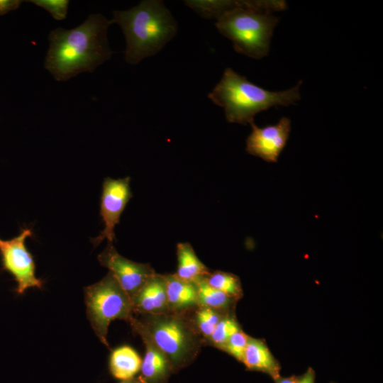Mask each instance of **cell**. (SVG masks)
<instances>
[{
	"instance_id": "1",
	"label": "cell",
	"mask_w": 383,
	"mask_h": 383,
	"mask_svg": "<svg viewBox=\"0 0 383 383\" xmlns=\"http://www.w3.org/2000/svg\"><path fill=\"white\" fill-rule=\"evenodd\" d=\"M111 23L101 14H91L74 28L52 30L48 35L45 69L60 82L82 72H94L113 53L106 35Z\"/></svg>"
},
{
	"instance_id": "2",
	"label": "cell",
	"mask_w": 383,
	"mask_h": 383,
	"mask_svg": "<svg viewBox=\"0 0 383 383\" xmlns=\"http://www.w3.org/2000/svg\"><path fill=\"white\" fill-rule=\"evenodd\" d=\"M283 0L228 1L216 17L218 31L233 42L234 50L253 59L268 55L279 18L272 12L287 9Z\"/></svg>"
},
{
	"instance_id": "3",
	"label": "cell",
	"mask_w": 383,
	"mask_h": 383,
	"mask_svg": "<svg viewBox=\"0 0 383 383\" xmlns=\"http://www.w3.org/2000/svg\"><path fill=\"white\" fill-rule=\"evenodd\" d=\"M113 15L111 23L119 25L125 35V60L131 65L157 54L177 31L176 21L160 0H143Z\"/></svg>"
},
{
	"instance_id": "4",
	"label": "cell",
	"mask_w": 383,
	"mask_h": 383,
	"mask_svg": "<svg viewBox=\"0 0 383 383\" xmlns=\"http://www.w3.org/2000/svg\"><path fill=\"white\" fill-rule=\"evenodd\" d=\"M192 311L134 314L129 322L135 333L148 337L165 354L173 373L192 363L205 343Z\"/></svg>"
},
{
	"instance_id": "5",
	"label": "cell",
	"mask_w": 383,
	"mask_h": 383,
	"mask_svg": "<svg viewBox=\"0 0 383 383\" xmlns=\"http://www.w3.org/2000/svg\"><path fill=\"white\" fill-rule=\"evenodd\" d=\"M301 84L299 81L291 89L271 91L227 67L208 97L224 109L228 122L247 125L254 122L256 114L271 107L295 104L301 99Z\"/></svg>"
},
{
	"instance_id": "6",
	"label": "cell",
	"mask_w": 383,
	"mask_h": 383,
	"mask_svg": "<svg viewBox=\"0 0 383 383\" xmlns=\"http://www.w3.org/2000/svg\"><path fill=\"white\" fill-rule=\"evenodd\" d=\"M87 318L99 340L107 348L108 328L116 319L129 323L134 316L131 298L109 272L99 282L84 289Z\"/></svg>"
},
{
	"instance_id": "7",
	"label": "cell",
	"mask_w": 383,
	"mask_h": 383,
	"mask_svg": "<svg viewBox=\"0 0 383 383\" xmlns=\"http://www.w3.org/2000/svg\"><path fill=\"white\" fill-rule=\"evenodd\" d=\"M33 235L28 228L10 240L0 238V255L4 270L9 272L17 283L16 292L21 294L29 288L41 289L43 281L35 276V264L26 245L27 238Z\"/></svg>"
},
{
	"instance_id": "8",
	"label": "cell",
	"mask_w": 383,
	"mask_h": 383,
	"mask_svg": "<svg viewBox=\"0 0 383 383\" xmlns=\"http://www.w3.org/2000/svg\"><path fill=\"white\" fill-rule=\"evenodd\" d=\"M130 182L129 177L104 179L100 204V216L104 228L97 237L91 240L94 246L104 240L111 243L115 240V226L119 223L121 216L132 197Z\"/></svg>"
},
{
	"instance_id": "9",
	"label": "cell",
	"mask_w": 383,
	"mask_h": 383,
	"mask_svg": "<svg viewBox=\"0 0 383 383\" xmlns=\"http://www.w3.org/2000/svg\"><path fill=\"white\" fill-rule=\"evenodd\" d=\"M98 260L114 276L131 298L155 273L150 264L135 262L121 255L111 243L98 255Z\"/></svg>"
},
{
	"instance_id": "10",
	"label": "cell",
	"mask_w": 383,
	"mask_h": 383,
	"mask_svg": "<svg viewBox=\"0 0 383 383\" xmlns=\"http://www.w3.org/2000/svg\"><path fill=\"white\" fill-rule=\"evenodd\" d=\"M252 131L246 140V152L267 162H277L285 148L291 131V120L282 117L274 125L258 127L252 123Z\"/></svg>"
},
{
	"instance_id": "11",
	"label": "cell",
	"mask_w": 383,
	"mask_h": 383,
	"mask_svg": "<svg viewBox=\"0 0 383 383\" xmlns=\"http://www.w3.org/2000/svg\"><path fill=\"white\" fill-rule=\"evenodd\" d=\"M134 314L169 311L164 274L155 273L131 298Z\"/></svg>"
},
{
	"instance_id": "12",
	"label": "cell",
	"mask_w": 383,
	"mask_h": 383,
	"mask_svg": "<svg viewBox=\"0 0 383 383\" xmlns=\"http://www.w3.org/2000/svg\"><path fill=\"white\" fill-rule=\"evenodd\" d=\"M140 336L145 347L138 375L142 383H167L173 373L169 360L148 337Z\"/></svg>"
},
{
	"instance_id": "13",
	"label": "cell",
	"mask_w": 383,
	"mask_h": 383,
	"mask_svg": "<svg viewBox=\"0 0 383 383\" xmlns=\"http://www.w3.org/2000/svg\"><path fill=\"white\" fill-rule=\"evenodd\" d=\"M170 311L187 313L199 306L197 289L194 282H187L175 274H164Z\"/></svg>"
},
{
	"instance_id": "14",
	"label": "cell",
	"mask_w": 383,
	"mask_h": 383,
	"mask_svg": "<svg viewBox=\"0 0 383 383\" xmlns=\"http://www.w3.org/2000/svg\"><path fill=\"white\" fill-rule=\"evenodd\" d=\"M242 362L248 370L264 372L273 379L280 376V364L262 339L250 336Z\"/></svg>"
},
{
	"instance_id": "15",
	"label": "cell",
	"mask_w": 383,
	"mask_h": 383,
	"mask_svg": "<svg viewBox=\"0 0 383 383\" xmlns=\"http://www.w3.org/2000/svg\"><path fill=\"white\" fill-rule=\"evenodd\" d=\"M141 364L142 359L138 353L128 345H123L112 350L109 367L114 378L124 381L135 377Z\"/></svg>"
},
{
	"instance_id": "16",
	"label": "cell",
	"mask_w": 383,
	"mask_h": 383,
	"mask_svg": "<svg viewBox=\"0 0 383 383\" xmlns=\"http://www.w3.org/2000/svg\"><path fill=\"white\" fill-rule=\"evenodd\" d=\"M177 255L178 265L175 274L183 280L194 282L211 272L199 259L189 243L177 244Z\"/></svg>"
},
{
	"instance_id": "17",
	"label": "cell",
	"mask_w": 383,
	"mask_h": 383,
	"mask_svg": "<svg viewBox=\"0 0 383 383\" xmlns=\"http://www.w3.org/2000/svg\"><path fill=\"white\" fill-rule=\"evenodd\" d=\"M197 289L198 304L226 313L231 312L236 300L211 287L204 277L194 282Z\"/></svg>"
},
{
	"instance_id": "18",
	"label": "cell",
	"mask_w": 383,
	"mask_h": 383,
	"mask_svg": "<svg viewBox=\"0 0 383 383\" xmlns=\"http://www.w3.org/2000/svg\"><path fill=\"white\" fill-rule=\"evenodd\" d=\"M204 279L211 287L236 301L243 296L240 278L234 274L217 270L210 272Z\"/></svg>"
},
{
	"instance_id": "19",
	"label": "cell",
	"mask_w": 383,
	"mask_h": 383,
	"mask_svg": "<svg viewBox=\"0 0 383 383\" xmlns=\"http://www.w3.org/2000/svg\"><path fill=\"white\" fill-rule=\"evenodd\" d=\"M192 316L204 341L210 337L218 322L228 313L210 307L199 306ZM231 313V312H230Z\"/></svg>"
},
{
	"instance_id": "20",
	"label": "cell",
	"mask_w": 383,
	"mask_h": 383,
	"mask_svg": "<svg viewBox=\"0 0 383 383\" xmlns=\"http://www.w3.org/2000/svg\"><path fill=\"white\" fill-rule=\"evenodd\" d=\"M240 329L235 316L229 313L218 322L206 341L219 349L233 334Z\"/></svg>"
},
{
	"instance_id": "21",
	"label": "cell",
	"mask_w": 383,
	"mask_h": 383,
	"mask_svg": "<svg viewBox=\"0 0 383 383\" xmlns=\"http://www.w3.org/2000/svg\"><path fill=\"white\" fill-rule=\"evenodd\" d=\"M249 338L250 336L240 329L233 334L219 349L242 362Z\"/></svg>"
},
{
	"instance_id": "22",
	"label": "cell",
	"mask_w": 383,
	"mask_h": 383,
	"mask_svg": "<svg viewBox=\"0 0 383 383\" xmlns=\"http://www.w3.org/2000/svg\"><path fill=\"white\" fill-rule=\"evenodd\" d=\"M48 11L57 21L67 18L68 0H30L28 1Z\"/></svg>"
},
{
	"instance_id": "23",
	"label": "cell",
	"mask_w": 383,
	"mask_h": 383,
	"mask_svg": "<svg viewBox=\"0 0 383 383\" xmlns=\"http://www.w3.org/2000/svg\"><path fill=\"white\" fill-rule=\"evenodd\" d=\"M21 2L22 1L19 0H0V15L2 16L17 9Z\"/></svg>"
},
{
	"instance_id": "24",
	"label": "cell",
	"mask_w": 383,
	"mask_h": 383,
	"mask_svg": "<svg viewBox=\"0 0 383 383\" xmlns=\"http://www.w3.org/2000/svg\"><path fill=\"white\" fill-rule=\"evenodd\" d=\"M316 372L311 367L299 376H295L294 383H315Z\"/></svg>"
},
{
	"instance_id": "25",
	"label": "cell",
	"mask_w": 383,
	"mask_h": 383,
	"mask_svg": "<svg viewBox=\"0 0 383 383\" xmlns=\"http://www.w3.org/2000/svg\"><path fill=\"white\" fill-rule=\"evenodd\" d=\"M294 379H295V375H292L290 377H287L279 376L278 377L275 378L274 380L275 383H294Z\"/></svg>"
},
{
	"instance_id": "26",
	"label": "cell",
	"mask_w": 383,
	"mask_h": 383,
	"mask_svg": "<svg viewBox=\"0 0 383 383\" xmlns=\"http://www.w3.org/2000/svg\"><path fill=\"white\" fill-rule=\"evenodd\" d=\"M119 383H142L140 377L138 376L133 378V379H128V380H124V381H121V382Z\"/></svg>"
}]
</instances>
